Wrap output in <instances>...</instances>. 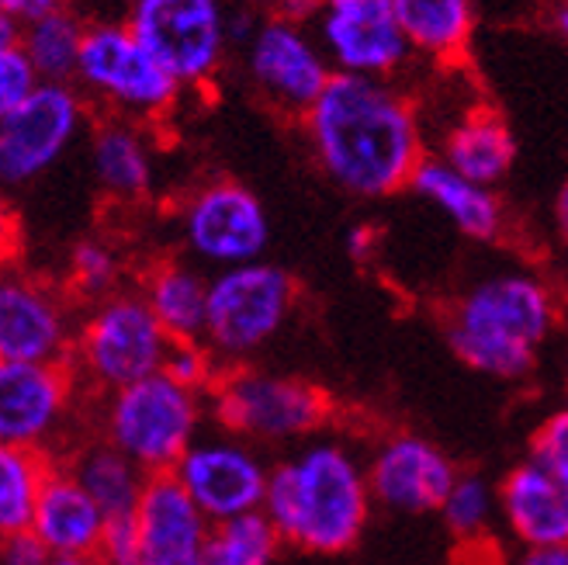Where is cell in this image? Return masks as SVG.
Listing matches in <instances>:
<instances>
[{"mask_svg": "<svg viewBox=\"0 0 568 565\" xmlns=\"http://www.w3.org/2000/svg\"><path fill=\"white\" fill-rule=\"evenodd\" d=\"M170 475L212 527L261 514L271 483V468L257 455V447L225 431L197 437Z\"/></svg>", "mask_w": 568, "mask_h": 565, "instance_id": "13", "label": "cell"}, {"mask_svg": "<svg viewBox=\"0 0 568 565\" xmlns=\"http://www.w3.org/2000/svg\"><path fill=\"white\" fill-rule=\"evenodd\" d=\"M458 468L444 451L416 434H388L367 458V483L378 506L395 514H430L440 511Z\"/></svg>", "mask_w": 568, "mask_h": 565, "instance_id": "16", "label": "cell"}, {"mask_svg": "<svg viewBox=\"0 0 568 565\" xmlns=\"http://www.w3.org/2000/svg\"><path fill=\"white\" fill-rule=\"evenodd\" d=\"M125 24L187 88H209L230 49L225 0H129Z\"/></svg>", "mask_w": 568, "mask_h": 565, "instance_id": "9", "label": "cell"}, {"mask_svg": "<svg viewBox=\"0 0 568 565\" xmlns=\"http://www.w3.org/2000/svg\"><path fill=\"white\" fill-rule=\"evenodd\" d=\"M395 14L409 49L426 60H458L475 32V0H395Z\"/></svg>", "mask_w": 568, "mask_h": 565, "instance_id": "25", "label": "cell"}, {"mask_svg": "<svg viewBox=\"0 0 568 565\" xmlns=\"http://www.w3.org/2000/svg\"><path fill=\"white\" fill-rule=\"evenodd\" d=\"M298 289L295 278L267 261L215 271L209 281V323L205 344L222 361L236 369L240 361L267 347L281 326L288 323Z\"/></svg>", "mask_w": 568, "mask_h": 565, "instance_id": "8", "label": "cell"}, {"mask_svg": "<svg viewBox=\"0 0 568 565\" xmlns=\"http://www.w3.org/2000/svg\"><path fill=\"white\" fill-rule=\"evenodd\" d=\"M329 395L298 375L236 364L209 392V413L225 434L250 444L312 441L329 420Z\"/></svg>", "mask_w": 568, "mask_h": 565, "instance_id": "5", "label": "cell"}, {"mask_svg": "<svg viewBox=\"0 0 568 565\" xmlns=\"http://www.w3.org/2000/svg\"><path fill=\"white\" fill-rule=\"evenodd\" d=\"M551 222H555V233H558L561 246H568V181H565V184L558 188V194H555Z\"/></svg>", "mask_w": 568, "mask_h": 565, "instance_id": "41", "label": "cell"}, {"mask_svg": "<svg viewBox=\"0 0 568 565\" xmlns=\"http://www.w3.org/2000/svg\"><path fill=\"white\" fill-rule=\"evenodd\" d=\"M423 202H430L454 230L468 240L489 243L503 233V205L493 194V188L478 184L465 174L454 171L440 157H426L409 184Z\"/></svg>", "mask_w": 568, "mask_h": 565, "instance_id": "21", "label": "cell"}, {"mask_svg": "<svg viewBox=\"0 0 568 565\" xmlns=\"http://www.w3.org/2000/svg\"><path fill=\"white\" fill-rule=\"evenodd\" d=\"M170 347L174 341L142 292H115L94 302L91 313L80 320L70 369L77 382L111 395L163 372Z\"/></svg>", "mask_w": 568, "mask_h": 565, "instance_id": "6", "label": "cell"}, {"mask_svg": "<svg viewBox=\"0 0 568 565\" xmlns=\"http://www.w3.org/2000/svg\"><path fill=\"white\" fill-rule=\"evenodd\" d=\"M499 514L524 548L568 545V483L541 462H520L499 483Z\"/></svg>", "mask_w": 568, "mask_h": 565, "instance_id": "19", "label": "cell"}, {"mask_svg": "<svg viewBox=\"0 0 568 565\" xmlns=\"http://www.w3.org/2000/svg\"><path fill=\"white\" fill-rule=\"evenodd\" d=\"M205 403L209 395L156 372L104 395L101 434L146 475H170L202 437Z\"/></svg>", "mask_w": 568, "mask_h": 565, "instance_id": "4", "label": "cell"}, {"mask_svg": "<svg viewBox=\"0 0 568 565\" xmlns=\"http://www.w3.org/2000/svg\"><path fill=\"white\" fill-rule=\"evenodd\" d=\"M437 514L454 538L475 542L489 531L493 517L499 514V490H493L489 478L462 472Z\"/></svg>", "mask_w": 568, "mask_h": 565, "instance_id": "30", "label": "cell"}, {"mask_svg": "<svg viewBox=\"0 0 568 565\" xmlns=\"http://www.w3.org/2000/svg\"><path fill=\"white\" fill-rule=\"evenodd\" d=\"M347 250H351V258H354V261L372 258V250H375V230H372V225H357V230H351Z\"/></svg>", "mask_w": 568, "mask_h": 565, "instance_id": "40", "label": "cell"}, {"mask_svg": "<svg viewBox=\"0 0 568 565\" xmlns=\"http://www.w3.org/2000/svg\"><path fill=\"white\" fill-rule=\"evenodd\" d=\"M119 274H122V264H119V253L111 250L108 243L101 240H80L70 253V285L83 295V299H108L115 295L119 289Z\"/></svg>", "mask_w": 568, "mask_h": 565, "instance_id": "31", "label": "cell"}, {"mask_svg": "<svg viewBox=\"0 0 568 565\" xmlns=\"http://www.w3.org/2000/svg\"><path fill=\"white\" fill-rule=\"evenodd\" d=\"M367 462L336 437H312L271 468L264 517L281 545L339 555L361 542L372 517Z\"/></svg>", "mask_w": 568, "mask_h": 565, "instance_id": "2", "label": "cell"}, {"mask_svg": "<svg viewBox=\"0 0 568 565\" xmlns=\"http://www.w3.org/2000/svg\"><path fill=\"white\" fill-rule=\"evenodd\" d=\"M80 486L94 496V503L104 511L108 521H125L139 511V500L146 493L150 478L132 458H125L119 447H111L108 441L88 444L77 451V458L67 465Z\"/></svg>", "mask_w": 568, "mask_h": 565, "instance_id": "26", "label": "cell"}, {"mask_svg": "<svg viewBox=\"0 0 568 565\" xmlns=\"http://www.w3.org/2000/svg\"><path fill=\"white\" fill-rule=\"evenodd\" d=\"M517 565H568V545L555 548H524Z\"/></svg>", "mask_w": 568, "mask_h": 565, "instance_id": "39", "label": "cell"}, {"mask_svg": "<svg viewBox=\"0 0 568 565\" xmlns=\"http://www.w3.org/2000/svg\"><path fill=\"white\" fill-rule=\"evenodd\" d=\"M565 323H568V302H565Z\"/></svg>", "mask_w": 568, "mask_h": 565, "instance_id": "45", "label": "cell"}, {"mask_svg": "<svg viewBox=\"0 0 568 565\" xmlns=\"http://www.w3.org/2000/svg\"><path fill=\"white\" fill-rule=\"evenodd\" d=\"M302 132L320 171L354 198H388L409 188L426 160L413 101L375 77L333 73L302 115Z\"/></svg>", "mask_w": 568, "mask_h": 565, "instance_id": "1", "label": "cell"}, {"mask_svg": "<svg viewBox=\"0 0 568 565\" xmlns=\"http://www.w3.org/2000/svg\"><path fill=\"white\" fill-rule=\"evenodd\" d=\"M0 562H4V565H49L52 552L39 542L36 531H18V534H4Z\"/></svg>", "mask_w": 568, "mask_h": 565, "instance_id": "36", "label": "cell"}, {"mask_svg": "<svg viewBox=\"0 0 568 565\" xmlns=\"http://www.w3.org/2000/svg\"><path fill=\"white\" fill-rule=\"evenodd\" d=\"M565 410H568V375H565Z\"/></svg>", "mask_w": 568, "mask_h": 565, "instance_id": "44", "label": "cell"}, {"mask_svg": "<svg viewBox=\"0 0 568 565\" xmlns=\"http://www.w3.org/2000/svg\"><path fill=\"white\" fill-rule=\"evenodd\" d=\"M233 4H250V8L271 11V14H292L298 21H308V14H312V0H233Z\"/></svg>", "mask_w": 568, "mask_h": 565, "instance_id": "38", "label": "cell"}, {"mask_svg": "<svg viewBox=\"0 0 568 565\" xmlns=\"http://www.w3.org/2000/svg\"><path fill=\"white\" fill-rule=\"evenodd\" d=\"M28 531L39 534V542L52 552V558L98 555L108 531V517L94 503V496L80 486V478L67 465H55Z\"/></svg>", "mask_w": 568, "mask_h": 565, "instance_id": "20", "label": "cell"}, {"mask_svg": "<svg viewBox=\"0 0 568 565\" xmlns=\"http://www.w3.org/2000/svg\"><path fill=\"white\" fill-rule=\"evenodd\" d=\"M561 320V305L545 278L499 271L475 281L450 302L444 333L471 372L499 382L524 379Z\"/></svg>", "mask_w": 568, "mask_h": 565, "instance_id": "3", "label": "cell"}, {"mask_svg": "<svg viewBox=\"0 0 568 565\" xmlns=\"http://www.w3.org/2000/svg\"><path fill=\"white\" fill-rule=\"evenodd\" d=\"M77 326L45 281L11 274L0 285V361H70Z\"/></svg>", "mask_w": 568, "mask_h": 565, "instance_id": "17", "label": "cell"}, {"mask_svg": "<svg viewBox=\"0 0 568 565\" xmlns=\"http://www.w3.org/2000/svg\"><path fill=\"white\" fill-rule=\"evenodd\" d=\"M440 160L454 171L478 181V184H499L517 160V139L509 125L489 108H475L444 132Z\"/></svg>", "mask_w": 568, "mask_h": 565, "instance_id": "22", "label": "cell"}, {"mask_svg": "<svg viewBox=\"0 0 568 565\" xmlns=\"http://www.w3.org/2000/svg\"><path fill=\"white\" fill-rule=\"evenodd\" d=\"M91 167L101 191L135 202L153 188V153L132 119H101L91 132Z\"/></svg>", "mask_w": 568, "mask_h": 565, "instance_id": "24", "label": "cell"}, {"mask_svg": "<svg viewBox=\"0 0 568 565\" xmlns=\"http://www.w3.org/2000/svg\"><path fill=\"white\" fill-rule=\"evenodd\" d=\"M250 83L284 115H305L320 101L333 67L312 28L292 14H264L257 36L243 46Z\"/></svg>", "mask_w": 568, "mask_h": 565, "instance_id": "12", "label": "cell"}, {"mask_svg": "<svg viewBox=\"0 0 568 565\" xmlns=\"http://www.w3.org/2000/svg\"><path fill=\"white\" fill-rule=\"evenodd\" d=\"M163 372H166L170 379H178L181 385H187V389H194V392L209 395L212 385L219 382V375H222L225 369H222V361L212 354V347H209L205 341H184V344H174V347H170Z\"/></svg>", "mask_w": 568, "mask_h": 565, "instance_id": "32", "label": "cell"}, {"mask_svg": "<svg viewBox=\"0 0 568 565\" xmlns=\"http://www.w3.org/2000/svg\"><path fill=\"white\" fill-rule=\"evenodd\" d=\"M178 225L191 258L215 271L264 261L271 243L267 209L240 181H209L194 188L184 198Z\"/></svg>", "mask_w": 568, "mask_h": 565, "instance_id": "10", "label": "cell"}, {"mask_svg": "<svg viewBox=\"0 0 568 565\" xmlns=\"http://www.w3.org/2000/svg\"><path fill=\"white\" fill-rule=\"evenodd\" d=\"M70 361H0V444L42 451L73 403Z\"/></svg>", "mask_w": 568, "mask_h": 565, "instance_id": "15", "label": "cell"}, {"mask_svg": "<svg viewBox=\"0 0 568 565\" xmlns=\"http://www.w3.org/2000/svg\"><path fill=\"white\" fill-rule=\"evenodd\" d=\"M45 451L36 447H0V531L18 534L36 521V506L52 475Z\"/></svg>", "mask_w": 568, "mask_h": 565, "instance_id": "27", "label": "cell"}, {"mask_svg": "<svg viewBox=\"0 0 568 565\" xmlns=\"http://www.w3.org/2000/svg\"><path fill=\"white\" fill-rule=\"evenodd\" d=\"M132 521L139 534V565H202L212 524L174 475L150 478Z\"/></svg>", "mask_w": 568, "mask_h": 565, "instance_id": "18", "label": "cell"}, {"mask_svg": "<svg viewBox=\"0 0 568 565\" xmlns=\"http://www.w3.org/2000/svg\"><path fill=\"white\" fill-rule=\"evenodd\" d=\"M305 24L336 73L388 80L413 56L395 0H312Z\"/></svg>", "mask_w": 568, "mask_h": 565, "instance_id": "11", "label": "cell"}, {"mask_svg": "<svg viewBox=\"0 0 568 565\" xmlns=\"http://www.w3.org/2000/svg\"><path fill=\"white\" fill-rule=\"evenodd\" d=\"M49 565H104L98 555H63V558H52Z\"/></svg>", "mask_w": 568, "mask_h": 565, "instance_id": "42", "label": "cell"}, {"mask_svg": "<svg viewBox=\"0 0 568 565\" xmlns=\"http://www.w3.org/2000/svg\"><path fill=\"white\" fill-rule=\"evenodd\" d=\"M530 458L568 483V410L551 413L530 437Z\"/></svg>", "mask_w": 568, "mask_h": 565, "instance_id": "34", "label": "cell"}, {"mask_svg": "<svg viewBox=\"0 0 568 565\" xmlns=\"http://www.w3.org/2000/svg\"><path fill=\"white\" fill-rule=\"evenodd\" d=\"M42 77L36 63L28 60V52L21 46H0V115H8L18 104H24L39 88Z\"/></svg>", "mask_w": 568, "mask_h": 565, "instance_id": "33", "label": "cell"}, {"mask_svg": "<svg viewBox=\"0 0 568 565\" xmlns=\"http://www.w3.org/2000/svg\"><path fill=\"white\" fill-rule=\"evenodd\" d=\"M60 8H63V0H0V14L14 18L21 28L52 14V11H60Z\"/></svg>", "mask_w": 568, "mask_h": 565, "instance_id": "37", "label": "cell"}, {"mask_svg": "<svg viewBox=\"0 0 568 565\" xmlns=\"http://www.w3.org/2000/svg\"><path fill=\"white\" fill-rule=\"evenodd\" d=\"M77 88L115 108L122 119L150 122L178 108L184 88L125 21H91L83 36Z\"/></svg>", "mask_w": 568, "mask_h": 565, "instance_id": "7", "label": "cell"}, {"mask_svg": "<svg viewBox=\"0 0 568 565\" xmlns=\"http://www.w3.org/2000/svg\"><path fill=\"white\" fill-rule=\"evenodd\" d=\"M83 91L73 83H42V88L0 115V181L24 188L55 167L83 129Z\"/></svg>", "mask_w": 568, "mask_h": 565, "instance_id": "14", "label": "cell"}, {"mask_svg": "<svg viewBox=\"0 0 568 565\" xmlns=\"http://www.w3.org/2000/svg\"><path fill=\"white\" fill-rule=\"evenodd\" d=\"M98 558L104 565H139V534H135V521H108L104 542Z\"/></svg>", "mask_w": 568, "mask_h": 565, "instance_id": "35", "label": "cell"}, {"mask_svg": "<svg viewBox=\"0 0 568 565\" xmlns=\"http://www.w3.org/2000/svg\"><path fill=\"white\" fill-rule=\"evenodd\" d=\"M281 548L277 531L264 514H250L230 524H215L202 565H274Z\"/></svg>", "mask_w": 568, "mask_h": 565, "instance_id": "29", "label": "cell"}, {"mask_svg": "<svg viewBox=\"0 0 568 565\" xmlns=\"http://www.w3.org/2000/svg\"><path fill=\"white\" fill-rule=\"evenodd\" d=\"M555 24H558V32H561L565 39H568V4H565V8L558 11V18H555Z\"/></svg>", "mask_w": 568, "mask_h": 565, "instance_id": "43", "label": "cell"}, {"mask_svg": "<svg viewBox=\"0 0 568 565\" xmlns=\"http://www.w3.org/2000/svg\"><path fill=\"white\" fill-rule=\"evenodd\" d=\"M209 281L197 268L184 261H160L142 281V299L150 302L153 316L170 333V341H205L209 323Z\"/></svg>", "mask_w": 568, "mask_h": 565, "instance_id": "23", "label": "cell"}, {"mask_svg": "<svg viewBox=\"0 0 568 565\" xmlns=\"http://www.w3.org/2000/svg\"><path fill=\"white\" fill-rule=\"evenodd\" d=\"M88 24H83L73 11L60 8L32 24L21 28V49L28 52V60L36 63L39 77L49 83H70L77 80V63Z\"/></svg>", "mask_w": 568, "mask_h": 565, "instance_id": "28", "label": "cell"}]
</instances>
